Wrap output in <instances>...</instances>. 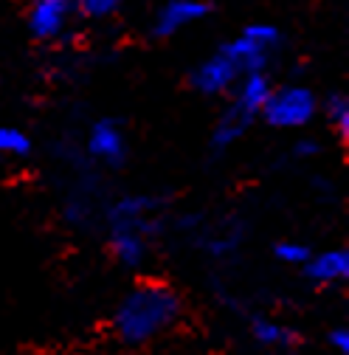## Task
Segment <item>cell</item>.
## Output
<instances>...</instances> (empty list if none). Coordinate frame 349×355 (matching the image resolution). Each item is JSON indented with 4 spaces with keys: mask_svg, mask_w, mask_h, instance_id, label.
Instances as JSON below:
<instances>
[{
    "mask_svg": "<svg viewBox=\"0 0 349 355\" xmlns=\"http://www.w3.org/2000/svg\"><path fill=\"white\" fill-rule=\"evenodd\" d=\"M186 322V302L181 291L161 282L141 279L129 288L113 310V336L127 349H144Z\"/></svg>",
    "mask_w": 349,
    "mask_h": 355,
    "instance_id": "obj_1",
    "label": "cell"
},
{
    "mask_svg": "<svg viewBox=\"0 0 349 355\" xmlns=\"http://www.w3.org/2000/svg\"><path fill=\"white\" fill-rule=\"evenodd\" d=\"M274 91V82L268 73H245L234 91L229 94V105L217 119L214 130H211V150L214 153H226L231 150L245 132L251 130V124L262 116L268 96Z\"/></svg>",
    "mask_w": 349,
    "mask_h": 355,
    "instance_id": "obj_2",
    "label": "cell"
},
{
    "mask_svg": "<svg viewBox=\"0 0 349 355\" xmlns=\"http://www.w3.org/2000/svg\"><path fill=\"white\" fill-rule=\"evenodd\" d=\"M285 46V34L274 23H248L237 37L223 42V51L237 65V71L245 73H268V68L276 62L279 51Z\"/></svg>",
    "mask_w": 349,
    "mask_h": 355,
    "instance_id": "obj_3",
    "label": "cell"
},
{
    "mask_svg": "<svg viewBox=\"0 0 349 355\" xmlns=\"http://www.w3.org/2000/svg\"><path fill=\"white\" fill-rule=\"evenodd\" d=\"M319 107H321L319 94L310 85L287 82V85H274L259 119L276 130H301L319 116Z\"/></svg>",
    "mask_w": 349,
    "mask_h": 355,
    "instance_id": "obj_4",
    "label": "cell"
},
{
    "mask_svg": "<svg viewBox=\"0 0 349 355\" xmlns=\"http://www.w3.org/2000/svg\"><path fill=\"white\" fill-rule=\"evenodd\" d=\"M161 200L147 195H124L107 209V232H138L155 237Z\"/></svg>",
    "mask_w": 349,
    "mask_h": 355,
    "instance_id": "obj_5",
    "label": "cell"
},
{
    "mask_svg": "<svg viewBox=\"0 0 349 355\" xmlns=\"http://www.w3.org/2000/svg\"><path fill=\"white\" fill-rule=\"evenodd\" d=\"M240 79H242V73L237 71V65L229 60V54L223 49H217L214 54L200 60L189 73L192 91L200 96H229Z\"/></svg>",
    "mask_w": 349,
    "mask_h": 355,
    "instance_id": "obj_6",
    "label": "cell"
},
{
    "mask_svg": "<svg viewBox=\"0 0 349 355\" xmlns=\"http://www.w3.org/2000/svg\"><path fill=\"white\" fill-rule=\"evenodd\" d=\"M84 150L91 155V161L118 169L127 161V132L116 119H99L87 130Z\"/></svg>",
    "mask_w": 349,
    "mask_h": 355,
    "instance_id": "obj_7",
    "label": "cell"
},
{
    "mask_svg": "<svg viewBox=\"0 0 349 355\" xmlns=\"http://www.w3.org/2000/svg\"><path fill=\"white\" fill-rule=\"evenodd\" d=\"M208 12H211V6L206 0H166L152 15V34L158 40L174 37L184 28H192L200 20H206Z\"/></svg>",
    "mask_w": 349,
    "mask_h": 355,
    "instance_id": "obj_8",
    "label": "cell"
},
{
    "mask_svg": "<svg viewBox=\"0 0 349 355\" xmlns=\"http://www.w3.org/2000/svg\"><path fill=\"white\" fill-rule=\"evenodd\" d=\"M71 15H73V6L48 3V0H31V6L26 12L28 34L39 42H54L65 34V28L71 23Z\"/></svg>",
    "mask_w": 349,
    "mask_h": 355,
    "instance_id": "obj_9",
    "label": "cell"
},
{
    "mask_svg": "<svg viewBox=\"0 0 349 355\" xmlns=\"http://www.w3.org/2000/svg\"><path fill=\"white\" fill-rule=\"evenodd\" d=\"M304 277L313 285H338L349 279V251L346 248H327L319 251L304 265Z\"/></svg>",
    "mask_w": 349,
    "mask_h": 355,
    "instance_id": "obj_10",
    "label": "cell"
},
{
    "mask_svg": "<svg viewBox=\"0 0 349 355\" xmlns=\"http://www.w3.org/2000/svg\"><path fill=\"white\" fill-rule=\"evenodd\" d=\"M150 245H152V237L138 232H107L110 257L121 268H141L150 259Z\"/></svg>",
    "mask_w": 349,
    "mask_h": 355,
    "instance_id": "obj_11",
    "label": "cell"
},
{
    "mask_svg": "<svg viewBox=\"0 0 349 355\" xmlns=\"http://www.w3.org/2000/svg\"><path fill=\"white\" fill-rule=\"evenodd\" d=\"M251 336L256 344L268 347V349H279V352H287V349H296L301 344V336L298 330H293L290 324H282L271 316H253L251 319Z\"/></svg>",
    "mask_w": 349,
    "mask_h": 355,
    "instance_id": "obj_12",
    "label": "cell"
},
{
    "mask_svg": "<svg viewBox=\"0 0 349 355\" xmlns=\"http://www.w3.org/2000/svg\"><path fill=\"white\" fill-rule=\"evenodd\" d=\"M324 116L330 121V130L338 136L341 144L349 141V96H343L341 91L330 94L324 102Z\"/></svg>",
    "mask_w": 349,
    "mask_h": 355,
    "instance_id": "obj_13",
    "label": "cell"
},
{
    "mask_svg": "<svg viewBox=\"0 0 349 355\" xmlns=\"http://www.w3.org/2000/svg\"><path fill=\"white\" fill-rule=\"evenodd\" d=\"M31 153V139L28 132L15 127V124H0V158L17 161Z\"/></svg>",
    "mask_w": 349,
    "mask_h": 355,
    "instance_id": "obj_14",
    "label": "cell"
},
{
    "mask_svg": "<svg viewBox=\"0 0 349 355\" xmlns=\"http://www.w3.org/2000/svg\"><path fill=\"white\" fill-rule=\"evenodd\" d=\"M124 6V0H73V9L84 20H107L118 15Z\"/></svg>",
    "mask_w": 349,
    "mask_h": 355,
    "instance_id": "obj_15",
    "label": "cell"
},
{
    "mask_svg": "<svg viewBox=\"0 0 349 355\" xmlns=\"http://www.w3.org/2000/svg\"><path fill=\"white\" fill-rule=\"evenodd\" d=\"M274 257L285 265H293V268H304L307 259L313 257V251H310V245H304L298 240H279L274 245Z\"/></svg>",
    "mask_w": 349,
    "mask_h": 355,
    "instance_id": "obj_16",
    "label": "cell"
},
{
    "mask_svg": "<svg viewBox=\"0 0 349 355\" xmlns=\"http://www.w3.org/2000/svg\"><path fill=\"white\" fill-rule=\"evenodd\" d=\"M330 344L338 355H349V330L346 327H332L330 330Z\"/></svg>",
    "mask_w": 349,
    "mask_h": 355,
    "instance_id": "obj_17",
    "label": "cell"
},
{
    "mask_svg": "<svg viewBox=\"0 0 349 355\" xmlns=\"http://www.w3.org/2000/svg\"><path fill=\"white\" fill-rule=\"evenodd\" d=\"M321 153V144L316 141V139H301V141H296V147H293V155L296 158H316Z\"/></svg>",
    "mask_w": 349,
    "mask_h": 355,
    "instance_id": "obj_18",
    "label": "cell"
},
{
    "mask_svg": "<svg viewBox=\"0 0 349 355\" xmlns=\"http://www.w3.org/2000/svg\"><path fill=\"white\" fill-rule=\"evenodd\" d=\"M48 3H60V6H73V0H48Z\"/></svg>",
    "mask_w": 349,
    "mask_h": 355,
    "instance_id": "obj_19",
    "label": "cell"
}]
</instances>
